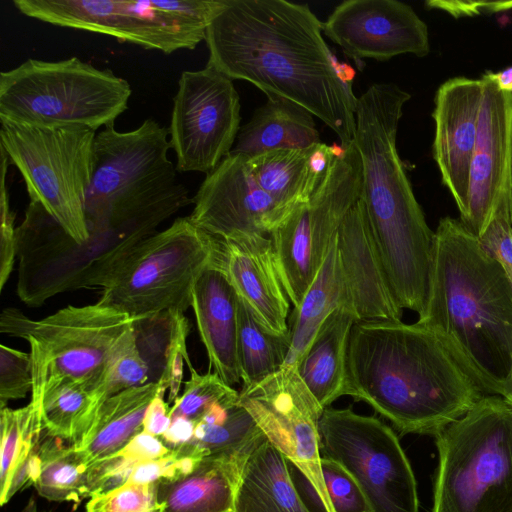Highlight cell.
<instances>
[{
  "label": "cell",
  "instance_id": "obj_1",
  "mask_svg": "<svg viewBox=\"0 0 512 512\" xmlns=\"http://www.w3.org/2000/svg\"><path fill=\"white\" fill-rule=\"evenodd\" d=\"M208 64L267 97L288 99L325 123L343 148L353 143L357 98L337 76L323 22L286 0H223L205 36Z\"/></svg>",
  "mask_w": 512,
  "mask_h": 512
},
{
  "label": "cell",
  "instance_id": "obj_2",
  "mask_svg": "<svg viewBox=\"0 0 512 512\" xmlns=\"http://www.w3.org/2000/svg\"><path fill=\"white\" fill-rule=\"evenodd\" d=\"M347 374L348 395L401 434L434 437L484 396L437 335L418 322L356 321Z\"/></svg>",
  "mask_w": 512,
  "mask_h": 512
},
{
  "label": "cell",
  "instance_id": "obj_3",
  "mask_svg": "<svg viewBox=\"0 0 512 512\" xmlns=\"http://www.w3.org/2000/svg\"><path fill=\"white\" fill-rule=\"evenodd\" d=\"M426 326L484 394L512 390V284L460 220L446 216L434 232Z\"/></svg>",
  "mask_w": 512,
  "mask_h": 512
},
{
  "label": "cell",
  "instance_id": "obj_4",
  "mask_svg": "<svg viewBox=\"0 0 512 512\" xmlns=\"http://www.w3.org/2000/svg\"><path fill=\"white\" fill-rule=\"evenodd\" d=\"M169 129L146 119L127 132L109 125L96 134L85 203L89 231L143 241L193 203L168 157Z\"/></svg>",
  "mask_w": 512,
  "mask_h": 512
},
{
  "label": "cell",
  "instance_id": "obj_5",
  "mask_svg": "<svg viewBox=\"0 0 512 512\" xmlns=\"http://www.w3.org/2000/svg\"><path fill=\"white\" fill-rule=\"evenodd\" d=\"M410 98L394 83H375L355 105L353 143L362 162L360 198L377 250L391 263L419 257L434 237L396 146L403 107Z\"/></svg>",
  "mask_w": 512,
  "mask_h": 512
},
{
  "label": "cell",
  "instance_id": "obj_6",
  "mask_svg": "<svg viewBox=\"0 0 512 512\" xmlns=\"http://www.w3.org/2000/svg\"><path fill=\"white\" fill-rule=\"evenodd\" d=\"M431 512H512V407L483 396L435 436Z\"/></svg>",
  "mask_w": 512,
  "mask_h": 512
},
{
  "label": "cell",
  "instance_id": "obj_7",
  "mask_svg": "<svg viewBox=\"0 0 512 512\" xmlns=\"http://www.w3.org/2000/svg\"><path fill=\"white\" fill-rule=\"evenodd\" d=\"M131 92L128 81L112 70L78 57L27 59L0 73V120L97 131L115 124L127 110Z\"/></svg>",
  "mask_w": 512,
  "mask_h": 512
},
{
  "label": "cell",
  "instance_id": "obj_8",
  "mask_svg": "<svg viewBox=\"0 0 512 512\" xmlns=\"http://www.w3.org/2000/svg\"><path fill=\"white\" fill-rule=\"evenodd\" d=\"M0 123V149L21 173L30 201L39 203L75 242L84 243L96 131L80 125Z\"/></svg>",
  "mask_w": 512,
  "mask_h": 512
},
{
  "label": "cell",
  "instance_id": "obj_9",
  "mask_svg": "<svg viewBox=\"0 0 512 512\" xmlns=\"http://www.w3.org/2000/svg\"><path fill=\"white\" fill-rule=\"evenodd\" d=\"M216 239L189 216L177 218L129 255L101 289L99 303L132 319L184 313L194 286L212 263Z\"/></svg>",
  "mask_w": 512,
  "mask_h": 512
},
{
  "label": "cell",
  "instance_id": "obj_10",
  "mask_svg": "<svg viewBox=\"0 0 512 512\" xmlns=\"http://www.w3.org/2000/svg\"><path fill=\"white\" fill-rule=\"evenodd\" d=\"M23 15L171 54L193 50L223 0H13Z\"/></svg>",
  "mask_w": 512,
  "mask_h": 512
},
{
  "label": "cell",
  "instance_id": "obj_11",
  "mask_svg": "<svg viewBox=\"0 0 512 512\" xmlns=\"http://www.w3.org/2000/svg\"><path fill=\"white\" fill-rule=\"evenodd\" d=\"M128 315L99 302L66 306L40 320L15 309L1 314V332L25 339L30 347L33 389L37 398L49 383L84 382L94 389L123 334L134 324Z\"/></svg>",
  "mask_w": 512,
  "mask_h": 512
},
{
  "label": "cell",
  "instance_id": "obj_12",
  "mask_svg": "<svg viewBox=\"0 0 512 512\" xmlns=\"http://www.w3.org/2000/svg\"><path fill=\"white\" fill-rule=\"evenodd\" d=\"M318 428L321 455L348 472L370 512H419L413 469L388 425L350 408L327 407Z\"/></svg>",
  "mask_w": 512,
  "mask_h": 512
},
{
  "label": "cell",
  "instance_id": "obj_13",
  "mask_svg": "<svg viewBox=\"0 0 512 512\" xmlns=\"http://www.w3.org/2000/svg\"><path fill=\"white\" fill-rule=\"evenodd\" d=\"M238 400L299 475L310 512H330L318 428L324 409L301 379L297 365L284 364L261 382L242 387Z\"/></svg>",
  "mask_w": 512,
  "mask_h": 512
},
{
  "label": "cell",
  "instance_id": "obj_14",
  "mask_svg": "<svg viewBox=\"0 0 512 512\" xmlns=\"http://www.w3.org/2000/svg\"><path fill=\"white\" fill-rule=\"evenodd\" d=\"M233 80L207 65L183 71L173 98L170 146L178 172H212L233 149L240 130Z\"/></svg>",
  "mask_w": 512,
  "mask_h": 512
},
{
  "label": "cell",
  "instance_id": "obj_15",
  "mask_svg": "<svg viewBox=\"0 0 512 512\" xmlns=\"http://www.w3.org/2000/svg\"><path fill=\"white\" fill-rule=\"evenodd\" d=\"M323 33L355 61L430 52L426 23L397 0H345L323 22Z\"/></svg>",
  "mask_w": 512,
  "mask_h": 512
},
{
  "label": "cell",
  "instance_id": "obj_16",
  "mask_svg": "<svg viewBox=\"0 0 512 512\" xmlns=\"http://www.w3.org/2000/svg\"><path fill=\"white\" fill-rule=\"evenodd\" d=\"M478 130L470 165L467 210L459 220L479 238L512 189V94L484 74Z\"/></svg>",
  "mask_w": 512,
  "mask_h": 512
},
{
  "label": "cell",
  "instance_id": "obj_17",
  "mask_svg": "<svg viewBox=\"0 0 512 512\" xmlns=\"http://www.w3.org/2000/svg\"><path fill=\"white\" fill-rule=\"evenodd\" d=\"M191 221L216 238L271 234L289 215L257 184L248 157L230 153L201 183Z\"/></svg>",
  "mask_w": 512,
  "mask_h": 512
},
{
  "label": "cell",
  "instance_id": "obj_18",
  "mask_svg": "<svg viewBox=\"0 0 512 512\" xmlns=\"http://www.w3.org/2000/svg\"><path fill=\"white\" fill-rule=\"evenodd\" d=\"M483 82L454 77L439 86L432 113L435 122L433 157L458 207L467 210L470 165L478 130Z\"/></svg>",
  "mask_w": 512,
  "mask_h": 512
},
{
  "label": "cell",
  "instance_id": "obj_19",
  "mask_svg": "<svg viewBox=\"0 0 512 512\" xmlns=\"http://www.w3.org/2000/svg\"><path fill=\"white\" fill-rule=\"evenodd\" d=\"M344 304L357 321L401 320L397 303L377 251L361 198L337 230Z\"/></svg>",
  "mask_w": 512,
  "mask_h": 512
},
{
  "label": "cell",
  "instance_id": "obj_20",
  "mask_svg": "<svg viewBox=\"0 0 512 512\" xmlns=\"http://www.w3.org/2000/svg\"><path fill=\"white\" fill-rule=\"evenodd\" d=\"M215 239L211 264L224 272L237 295L268 330L278 334L289 332V301L271 238L258 233H236Z\"/></svg>",
  "mask_w": 512,
  "mask_h": 512
},
{
  "label": "cell",
  "instance_id": "obj_21",
  "mask_svg": "<svg viewBox=\"0 0 512 512\" xmlns=\"http://www.w3.org/2000/svg\"><path fill=\"white\" fill-rule=\"evenodd\" d=\"M265 438L204 456L189 473L157 482L162 512H235L237 490L246 462Z\"/></svg>",
  "mask_w": 512,
  "mask_h": 512
},
{
  "label": "cell",
  "instance_id": "obj_22",
  "mask_svg": "<svg viewBox=\"0 0 512 512\" xmlns=\"http://www.w3.org/2000/svg\"><path fill=\"white\" fill-rule=\"evenodd\" d=\"M238 295L224 272L210 264L198 278L191 307L209 359V371L228 385L241 380L237 354Z\"/></svg>",
  "mask_w": 512,
  "mask_h": 512
},
{
  "label": "cell",
  "instance_id": "obj_23",
  "mask_svg": "<svg viewBox=\"0 0 512 512\" xmlns=\"http://www.w3.org/2000/svg\"><path fill=\"white\" fill-rule=\"evenodd\" d=\"M342 146L319 142L302 149H276L248 157L259 187L287 214L309 201Z\"/></svg>",
  "mask_w": 512,
  "mask_h": 512
},
{
  "label": "cell",
  "instance_id": "obj_24",
  "mask_svg": "<svg viewBox=\"0 0 512 512\" xmlns=\"http://www.w3.org/2000/svg\"><path fill=\"white\" fill-rule=\"evenodd\" d=\"M356 321L345 306L337 307L322 323L297 364L301 379L323 409L349 394L347 354Z\"/></svg>",
  "mask_w": 512,
  "mask_h": 512
},
{
  "label": "cell",
  "instance_id": "obj_25",
  "mask_svg": "<svg viewBox=\"0 0 512 512\" xmlns=\"http://www.w3.org/2000/svg\"><path fill=\"white\" fill-rule=\"evenodd\" d=\"M235 512H310L295 485L288 460L266 437L246 462Z\"/></svg>",
  "mask_w": 512,
  "mask_h": 512
},
{
  "label": "cell",
  "instance_id": "obj_26",
  "mask_svg": "<svg viewBox=\"0 0 512 512\" xmlns=\"http://www.w3.org/2000/svg\"><path fill=\"white\" fill-rule=\"evenodd\" d=\"M162 389L167 390L161 382L151 381L106 399L73 445L86 454L91 464L116 454L143 431L147 407Z\"/></svg>",
  "mask_w": 512,
  "mask_h": 512
},
{
  "label": "cell",
  "instance_id": "obj_27",
  "mask_svg": "<svg viewBox=\"0 0 512 512\" xmlns=\"http://www.w3.org/2000/svg\"><path fill=\"white\" fill-rule=\"evenodd\" d=\"M320 142L313 115L282 97L268 96L240 128L230 153L252 157L276 149H302Z\"/></svg>",
  "mask_w": 512,
  "mask_h": 512
},
{
  "label": "cell",
  "instance_id": "obj_28",
  "mask_svg": "<svg viewBox=\"0 0 512 512\" xmlns=\"http://www.w3.org/2000/svg\"><path fill=\"white\" fill-rule=\"evenodd\" d=\"M343 304L344 288L336 233L313 283L291 314V347L284 364H298L322 323Z\"/></svg>",
  "mask_w": 512,
  "mask_h": 512
},
{
  "label": "cell",
  "instance_id": "obj_29",
  "mask_svg": "<svg viewBox=\"0 0 512 512\" xmlns=\"http://www.w3.org/2000/svg\"><path fill=\"white\" fill-rule=\"evenodd\" d=\"M38 451L41 471L34 486L40 496L50 501L71 502L74 509L90 497L88 473L91 463L82 450L43 430Z\"/></svg>",
  "mask_w": 512,
  "mask_h": 512
},
{
  "label": "cell",
  "instance_id": "obj_30",
  "mask_svg": "<svg viewBox=\"0 0 512 512\" xmlns=\"http://www.w3.org/2000/svg\"><path fill=\"white\" fill-rule=\"evenodd\" d=\"M30 403L38 410L47 434L72 444L83 434L99 408L92 387L71 379L49 383Z\"/></svg>",
  "mask_w": 512,
  "mask_h": 512
},
{
  "label": "cell",
  "instance_id": "obj_31",
  "mask_svg": "<svg viewBox=\"0 0 512 512\" xmlns=\"http://www.w3.org/2000/svg\"><path fill=\"white\" fill-rule=\"evenodd\" d=\"M237 354L242 387L261 382L285 363L291 347L290 331L268 330L250 306L238 296Z\"/></svg>",
  "mask_w": 512,
  "mask_h": 512
},
{
  "label": "cell",
  "instance_id": "obj_32",
  "mask_svg": "<svg viewBox=\"0 0 512 512\" xmlns=\"http://www.w3.org/2000/svg\"><path fill=\"white\" fill-rule=\"evenodd\" d=\"M260 433L262 431L253 417L238 400L207 412L196 423L189 445L204 457L232 449Z\"/></svg>",
  "mask_w": 512,
  "mask_h": 512
},
{
  "label": "cell",
  "instance_id": "obj_33",
  "mask_svg": "<svg viewBox=\"0 0 512 512\" xmlns=\"http://www.w3.org/2000/svg\"><path fill=\"white\" fill-rule=\"evenodd\" d=\"M0 494L7 489L16 467L38 444L43 426L32 403L19 409L1 408Z\"/></svg>",
  "mask_w": 512,
  "mask_h": 512
},
{
  "label": "cell",
  "instance_id": "obj_34",
  "mask_svg": "<svg viewBox=\"0 0 512 512\" xmlns=\"http://www.w3.org/2000/svg\"><path fill=\"white\" fill-rule=\"evenodd\" d=\"M149 373L150 367L139 350L133 324L114 347L93 389L99 407L113 395L151 382Z\"/></svg>",
  "mask_w": 512,
  "mask_h": 512
},
{
  "label": "cell",
  "instance_id": "obj_35",
  "mask_svg": "<svg viewBox=\"0 0 512 512\" xmlns=\"http://www.w3.org/2000/svg\"><path fill=\"white\" fill-rule=\"evenodd\" d=\"M190 377L184 382V392L170 410L171 418L183 417L195 424L215 404L237 400L239 392L225 383L218 374H199L190 358L186 361Z\"/></svg>",
  "mask_w": 512,
  "mask_h": 512
},
{
  "label": "cell",
  "instance_id": "obj_36",
  "mask_svg": "<svg viewBox=\"0 0 512 512\" xmlns=\"http://www.w3.org/2000/svg\"><path fill=\"white\" fill-rule=\"evenodd\" d=\"M86 512H162L157 483L126 482L105 494L89 498Z\"/></svg>",
  "mask_w": 512,
  "mask_h": 512
},
{
  "label": "cell",
  "instance_id": "obj_37",
  "mask_svg": "<svg viewBox=\"0 0 512 512\" xmlns=\"http://www.w3.org/2000/svg\"><path fill=\"white\" fill-rule=\"evenodd\" d=\"M321 471L330 512H370L358 485L342 466L321 455Z\"/></svg>",
  "mask_w": 512,
  "mask_h": 512
},
{
  "label": "cell",
  "instance_id": "obj_38",
  "mask_svg": "<svg viewBox=\"0 0 512 512\" xmlns=\"http://www.w3.org/2000/svg\"><path fill=\"white\" fill-rule=\"evenodd\" d=\"M33 389L29 353L0 345V407L11 400L25 398Z\"/></svg>",
  "mask_w": 512,
  "mask_h": 512
},
{
  "label": "cell",
  "instance_id": "obj_39",
  "mask_svg": "<svg viewBox=\"0 0 512 512\" xmlns=\"http://www.w3.org/2000/svg\"><path fill=\"white\" fill-rule=\"evenodd\" d=\"M171 314V334L165 352L163 372L158 380L169 390V402H174L179 397V391L183 380L184 363L189 359L187 352V336L189 322L184 313Z\"/></svg>",
  "mask_w": 512,
  "mask_h": 512
},
{
  "label": "cell",
  "instance_id": "obj_40",
  "mask_svg": "<svg viewBox=\"0 0 512 512\" xmlns=\"http://www.w3.org/2000/svg\"><path fill=\"white\" fill-rule=\"evenodd\" d=\"M478 240L483 249L503 268L512 284L511 197L500 200L492 219Z\"/></svg>",
  "mask_w": 512,
  "mask_h": 512
},
{
  "label": "cell",
  "instance_id": "obj_41",
  "mask_svg": "<svg viewBox=\"0 0 512 512\" xmlns=\"http://www.w3.org/2000/svg\"><path fill=\"white\" fill-rule=\"evenodd\" d=\"M1 150V196H0V290L8 281L18 253L17 227L15 214L10 208L9 193L6 186V174L10 163L5 152Z\"/></svg>",
  "mask_w": 512,
  "mask_h": 512
},
{
  "label": "cell",
  "instance_id": "obj_42",
  "mask_svg": "<svg viewBox=\"0 0 512 512\" xmlns=\"http://www.w3.org/2000/svg\"><path fill=\"white\" fill-rule=\"evenodd\" d=\"M138 463L117 453L93 462L88 473L89 498L125 484Z\"/></svg>",
  "mask_w": 512,
  "mask_h": 512
},
{
  "label": "cell",
  "instance_id": "obj_43",
  "mask_svg": "<svg viewBox=\"0 0 512 512\" xmlns=\"http://www.w3.org/2000/svg\"><path fill=\"white\" fill-rule=\"evenodd\" d=\"M41 439V438H40ZM40 441V440H39ZM39 444V442H38ZM38 444L30 454L14 470L7 489L0 494L1 505L4 506L20 490L34 485L41 471V458Z\"/></svg>",
  "mask_w": 512,
  "mask_h": 512
},
{
  "label": "cell",
  "instance_id": "obj_44",
  "mask_svg": "<svg viewBox=\"0 0 512 512\" xmlns=\"http://www.w3.org/2000/svg\"><path fill=\"white\" fill-rule=\"evenodd\" d=\"M171 451L160 437L141 431L117 454L140 463L163 458Z\"/></svg>",
  "mask_w": 512,
  "mask_h": 512
},
{
  "label": "cell",
  "instance_id": "obj_45",
  "mask_svg": "<svg viewBox=\"0 0 512 512\" xmlns=\"http://www.w3.org/2000/svg\"><path fill=\"white\" fill-rule=\"evenodd\" d=\"M426 5L443 10L455 18L495 13L512 8V2L429 1Z\"/></svg>",
  "mask_w": 512,
  "mask_h": 512
},
{
  "label": "cell",
  "instance_id": "obj_46",
  "mask_svg": "<svg viewBox=\"0 0 512 512\" xmlns=\"http://www.w3.org/2000/svg\"><path fill=\"white\" fill-rule=\"evenodd\" d=\"M165 392L166 390L162 389L152 399L143 420V431L157 437H161L171 424V408L164 400Z\"/></svg>",
  "mask_w": 512,
  "mask_h": 512
},
{
  "label": "cell",
  "instance_id": "obj_47",
  "mask_svg": "<svg viewBox=\"0 0 512 512\" xmlns=\"http://www.w3.org/2000/svg\"><path fill=\"white\" fill-rule=\"evenodd\" d=\"M195 426L191 420L173 417L168 430L160 438L169 449H178L192 442Z\"/></svg>",
  "mask_w": 512,
  "mask_h": 512
},
{
  "label": "cell",
  "instance_id": "obj_48",
  "mask_svg": "<svg viewBox=\"0 0 512 512\" xmlns=\"http://www.w3.org/2000/svg\"><path fill=\"white\" fill-rule=\"evenodd\" d=\"M484 75L491 79L501 91L512 94V66L496 72L486 71Z\"/></svg>",
  "mask_w": 512,
  "mask_h": 512
},
{
  "label": "cell",
  "instance_id": "obj_49",
  "mask_svg": "<svg viewBox=\"0 0 512 512\" xmlns=\"http://www.w3.org/2000/svg\"><path fill=\"white\" fill-rule=\"evenodd\" d=\"M334 68L338 78L346 85L351 86L355 76V71L346 63H339L336 58L333 59Z\"/></svg>",
  "mask_w": 512,
  "mask_h": 512
},
{
  "label": "cell",
  "instance_id": "obj_50",
  "mask_svg": "<svg viewBox=\"0 0 512 512\" xmlns=\"http://www.w3.org/2000/svg\"><path fill=\"white\" fill-rule=\"evenodd\" d=\"M23 512H37L36 505L33 500L30 501V503Z\"/></svg>",
  "mask_w": 512,
  "mask_h": 512
},
{
  "label": "cell",
  "instance_id": "obj_51",
  "mask_svg": "<svg viewBox=\"0 0 512 512\" xmlns=\"http://www.w3.org/2000/svg\"><path fill=\"white\" fill-rule=\"evenodd\" d=\"M504 400L512 407V390H511L510 394L508 395V397Z\"/></svg>",
  "mask_w": 512,
  "mask_h": 512
},
{
  "label": "cell",
  "instance_id": "obj_52",
  "mask_svg": "<svg viewBox=\"0 0 512 512\" xmlns=\"http://www.w3.org/2000/svg\"><path fill=\"white\" fill-rule=\"evenodd\" d=\"M511 219H512V189H511Z\"/></svg>",
  "mask_w": 512,
  "mask_h": 512
}]
</instances>
